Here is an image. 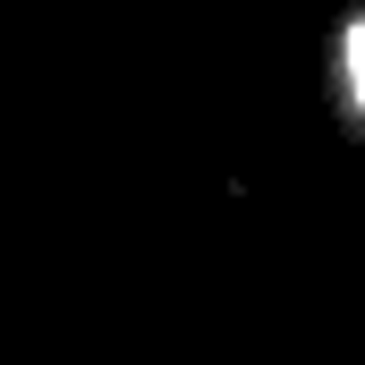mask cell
Listing matches in <instances>:
<instances>
[{"mask_svg": "<svg viewBox=\"0 0 365 365\" xmlns=\"http://www.w3.org/2000/svg\"><path fill=\"white\" fill-rule=\"evenodd\" d=\"M349 77H357V102H365V26L349 34Z\"/></svg>", "mask_w": 365, "mask_h": 365, "instance_id": "obj_1", "label": "cell"}]
</instances>
